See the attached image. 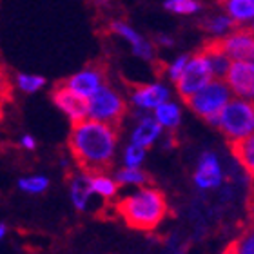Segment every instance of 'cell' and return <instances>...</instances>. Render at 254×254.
<instances>
[{
  "label": "cell",
  "instance_id": "33",
  "mask_svg": "<svg viewBox=\"0 0 254 254\" xmlns=\"http://www.w3.org/2000/svg\"><path fill=\"white\" fill-rule=\"evenodd\" d=\"M223 254H236V253H234V251L231 249V247H227V249H225V253H223Z\"/></svg>",
  "mask_w": 254,
  "mask_h": 254
},
{
  "label": "cell",
  "instance_id": "31",
  "mask_svg": "<svg viewBox=\"0 0 254 254\" xmlns=\"http://www.w3.org/2000/svg\"><path fill=\"white\" fill-rule=\"evenodd\" d=\"M24 145H26L27 149H33L35 147V140H33L31 136H26L24 138Z\"/></svg>",
  "mask_w": 254,
  "mask_h": 254
},
{
  "label": "cell",
  "instance_id": "4",
  "mask_svg": "<svg viewBox=\"0 0 254 254\" xmlns=\"http://www.w3.org/2000/svg\"><path fill=\"white\" fill-rule=\"evenodd\" d=\"M231 98H233V93L223 82V78H212L200 91H196L189 100H186V104L198 117L205 118L209 124L216 126L218 115Z\"/></svg>",
  "mask_w": 254,
  "mask_h": 254
},
{
  "label": "cell",
  "instance_id": "2",
  "mask_svg": "<svg viewBox=\"0 0 254 254\" xmlns=\"http://www.w3.org/2000/svg\"><path fill=\"white\" fill-rule=\"evenodd\" d=\"M115 209L127 227L136 231H153L169 212L164 192L154 187H142L132 194L124 196L117 201Z\"/></svg>",
  "mask_w": 254,
  "mask_h": 254
},
{
  "label": "cell",
  "instance_id": "22",
  "mask_svg": "<svg viewBox=\"0 0 254 254\" xmlns=\"http://www.w3.org/2000/svg\"><path fill=\"white\" fill-rule=\"evenodd\" d=\"M117 182L122 186H147L151 178L138 167H126L117 173Z\"/></svg>",
  "mask_w": 254,
  "mask_h": 254
},
{
  "label": "cell",
  "instance_id": "15",
  "mask_svg": "<svg viewBox=\"0 0 254 254\" xmlns=\"http://www.w3.org/2000/svg\"><path fill=\"white\" fill-rule=\"evenodd\" d=\"M231 153L247 173L254 178V132L231 143Z\"/></svg>",
  "mask_w": 254,
  "mask_h": 254
},
{
  "label": "cell",
  "instance_id": "34",
  "mask_svg": "<svg viewBox=\"0 0 254 254\" xmlns=\"http://www.w3.org/2000/svg\"><path fill=\"white\" fill-rule=\"evenodd\" d=\"M249 27H251V29H253V31H254V20L251 22V26H249Z\"/></svg>",
  "mask_w": 254,
  "mask_h": 254
},
{
  "label": "cell",
  "instance_id": "1",
  "mask_svg": "<svg viewBox=\"0 0 254 254\" xmlns=\"http://www.w3.org/2000/svg\"><path fill=\"white\" fill-rule=\"evenodd\" d=\"M118 129L96 120H84L73 126L67 138V147L82 175H104L113 167Z\"/></svg>",
  "mask_w": 254,
  "mask_h": 254
},
{
  "label": "cell",
  "instance_id": "32",
  "mask_svg": "<svg viewBox=\"0 0 254 254\" xmlns=\"http://www.w3.org/2000/svg\"><path fill=\"white\" fill-rule=\"evenodd\" d=\"M4 234H5V225L4 223H0V238H2Z\"/></svg>",
  "mask_w": 254,
  "mask_h": 254
},
{
  "label": "cell",
  "instance_id": "13",
  "mask_svg": "<svg viewBox=\"0 0 254 254\" xmlns=\"http://www.w3.org/2000/svg\"><path fill=\"white\" fill-rule=\"evenodd\" d=\"M111 31L120 35L122 38H126L127 42L132 46V53L136 55V57H140V59H143V60H153L154 49H153V46H151V42H147L142 35H138L131 26H127L126 22H120V20L113 22Z\"/></svg>",
  "mask_w": 254,
  "mask_h": 254
},
{
  "label": "cell",
  "instance_id": "11",
  "mask_svg": "<svg viewBox=\"0 0 254 254\" xmlns=\"http://www.w3.org/2000/svg\"><path fill=\"white\" fill-rule=\"evenodd\" d=\"M223 180V169L220 165V160L216 154L205 153L198 162L194 173V184L200 189H214L222 184Z\"/></svg>",
  "mask_w": 254,
  "mask_h": 254
},
{
  "label": "cell",
  "instance_id": "8",
  "mask_svg": "<svg viewBox=\"0 0 254 254\" xmlns=\"http://www.w3.org/2000/svg\"><path fill=\"white\" fill-rule=\"evenodd\" d=\"M223 82L236 98L254 100V62L233 60L223 76Z\"/></svg>",
  "mask_w": 254,
  "mask_h": 254
},
{
  "label": "cell",
  "instance_id": "19",
  "mask_svg": "<svg viewBox=\"0 0 254 254\" xmlns=\"http://www.w3.org/2000/svg\"><path fill=\"white\" fill-rule=\"evenodd\" d=\"M91 192H93V189H91L89 176H85V175L76 176L73 180V186H71V194H73L74 207H76L78 211H84L85 209Z\"/></svg>",
  "mask_w": 254,
  "mask_h": 254
},
{
  "label": "cell",
  "instance_id": "9",
  "mask_svg": "<svg viewBox=\"0 0 254 254\" xmlns=\"http://www.w3.org/2000/svg\"><path fill=\"white\" fill-rule=\"evenodd\" d=\"M218 46L231 60L254 62V31L251 27H240L216 38Z\"/></svg>",
  "mask_w": 254,
  "mask_h": 254
},
{
  "label": "cell",
  "instance_id": "21",
  "mask_svg": "<svg viewBox=\"0 0 254 254\" xmlns=\"http://www.w3.org/2000/svg\"><path fill=\"white\" fill-rule=\"evenodd\" d=\"M91 180V189L93 192L96 194H100L102 198H106V200H113L118 192V184L111 178H107L106 175H95V176H89Z\"/></svg>",
  "mask_w": 254,
  "mask_h": 254
},
{
  "label": "cell",
  "instance_id": "24",
  "mask_svg": "<svg viewBox=\"0 0 254 254\" xmlns=\"http://www.w3.org/2000/svg\"><path fill=\"white\" fill-rule=\"evenodd\" d=\"M13 102V84L9 80V74H7V69L0 64V115L4 111V107Z\"/></svg>",
  "mask_w": 254,
  "mask_h": 254
},
{
  "label": "cell",
  "instance_id": "30",
  "mask_svg": "<svg viewBox=\"0 0 254 254\" xmlns=\"http://www.w3.org/2000/svg\"><path fill=\"white\" fill-rule=\"evenodd\" d=\"M158 44H162V46H173V38L165 37V35H160V37H158Z\"/></svg>",
  "mask_w": 254,
  "mask_h": 254
},
{
  "label": "cell",
  "instance_id": "5",
  "mask_svg": "<svg viewBox=\"0 0 254 254\" xmlns=\"http://www.w3.org/2000/svg\"><path fill=\"white\" fill-rule=\"evenodd\" d=\"M127 106L124 98L109 85H102L89 96V117L91 120L107 124V126L120 129Z\"/></svg>",
  "mask_w": 254,
  "mask_h": 254
},
{
  "label": "cell",
  "instance_id": "26",
  "mask_svg": "<svg viewBox=\"0 0 254 254\" xmlns=\"http://www.w3.org/2000/svg\"><path fill=\"white\" fill-rule=\"evenodd\" d=\"M16 80H18V87L22 91H26V93H33V91L40 89L46 84V80L42 76H33V74H22V73L16 74Z\"/></svg>",
  "mask_w": 254,
  "mask_h": 254
},
{
  "label": "cell",
  "instance_id": "23",
  "mask_svg": "<svg viewBox=\"0 0 254 254\" xmlns=\"http://www.w3.org/2000/svg\"><path fill=\"white\" fill-rule=\"evenodd\" d=\"M165 9L176 15H194L200 11V2L196 0H165Z\"/></svg>",
  "mask_w": 254,
  "mask_h": 254
},
{
  "label": "cell",
  "instance_id": "6",
  "mask_svg": "<svg viewBox=\"0 0 254 254\" xmlns=\"http://www.w3.org/2000/svg\"><path fill=\"white\" fill-rule=\"evenodd\" d=\"M212 78H214V74H212V69L209 65V60H207L205 53L200 51V53H196L187 59L186 67H184L182 74L175 82L176 91H178V95L184 100H189L196 91H200Z\"/></svg>",
  "mask_w": 254,
  "mask_h": 254
},
{
  "label": "cell",
  "instance_id": "7",
  "mask_svg": "<svg viewBox=\"0 0 254 254\" xmlns=\"http://www.w3.org/2000/svg\"><path fill=\"white\" fill-rule=\"evenodd\" d=\"M51 98L71 118L73 126H78L80 122L87 120V117H89V98L76 93L67 85L57 82L53 91H51Z\"/></svg>",
  "mask_w": 254,
  "mask_h": 254
},
{
  "label": "cell",
  "instance_id": "10",
  "mask_svg": "<svg viewBox=\"0 0 254 254\" xmlns=\"http://www.w3.org/2000/svg\"><path fill=\"white\" fill-rule=\"evenodd\" d=\"M107 80V65L104 62H91L89 65H85L80 73L69 76V78L59 80V84H64L74 89L76 93L84 95L89 98L98 87L106 85Z\"/></svg>",
  "mask_w": 254,
  "mask_h": 254
},
{
  "label": "cell",
  "instance_id": "14",
  "mask_svg": "<svg viewBox=\"0 0 254 254\" xmlns=\"http://www.w3.org/2000/svg\"><path fill=\"white\" fill-rule=\"evenodd\" d=\"M225 15L236 24L244 26L254 20V0H220Z\"/></svg>",
  "mask_w": 254,
  "mask_h": 254
},
{
  "label": "cell",
  "instance_id": "25",
  "mask_svg": "<svg viewBox=\"0 0 254 254\" xmlns=\"http://www.w3.org/2000/svg\"><path fill=\"white\" fill-rule=\"evenodd\" d=\"M236 254H254V227L247 229L234 244L229 245Z\"/></svg>",
  "mask_w": 254,
  "mask_h": 254
},
{
  "label": "cell",
  "instance_id": "29",
  "mask_svg": "<svg viewBox=\"0 0 254 254\" xmlns=\"http://www.w3.org/2000/svg\"><path fill=\"white\" fill-rule=\"evenodd\" d=\"M187 59H189L187 55H182V57H178V59L167 67V74H169V78L173 80V82H176L178 76L182 74V71H184V67H186V64H187Z\"/></svg>",
  "mask_w": 254,
  "mask_h": 254
},
{
  "label": "cell",
  "instance_id": "28",
  "mask_svg": "<svg viewBox=\"0 0 254 254\" xmlns=\"http://www.w3.org/2000/svg\"><path fill=\"white\" fill-rule=\"evenodd\" d=\"M18 186H20V189L27 190V192H42V190L48 189L49 184L46 178L37 176V178H24V180L18 182Z\"/></svg>",
  "mask_w": 254,
  "mask_h": 254
},
{
  "label": "cell",
  "instance_id": "17",
  "mask_svg": "<svg viewBox=\"0 0 254 254\" xmlns=\"http://www.w3.org/2000/svg\"><path fill=\"white\" fill-rule=\"evenodd\" d=\"M160 134H162V126L154 118H143L134 129V132H132V143L147 149L156 142V138Z\"/></svg>",
  "mask_w": 254,
  "mask_h": 254
},
{
  "label": "cell",
  "instance_id": "3",
  "mask_svg": "<svg viewBox=\"0 0 254 254\" xmlns=\"http://www.w3.org/2000/svg\"><path fill=\"white\" fill-rule=\"evenodd\" d=\"M216 127L229 142H238L254 132V100L231 98L216 118Z\"/></svg>",
  "mask_w": 254,
  "mask_h": 254
},
{
  "label": "cell",
  "instance_id": "20",
  "mask_svg": "<svg viewBox=\"0 0 254 254\" xmlns=\"http://www.w3.org/2000/svg\"><path fill=\"white\" fill-rule=\"evenodd\" d=\"M234 24L227 15H214V16H209L205 22H203V29L207 33H211L214 37H225L227 33H231L234 29Z\"/></svg>",
  "mask_w": 254,
  "mask_h": 254
},
{
  "label": "cell",
  "instance_id": "12",
  "mask_svg": "<svg viewBox=\"0 0 254 254\" xmlns=\"http://www.w3.org/2000/svg\"><path fill=\"white\" fill-rule=\"evenodd\" d=\"M131 98L142 109H156L160 104L167 102L169 89L162 84H136L132 85Z\"/></svg>",
  "mask_w": 254,
  "mask_h": 254
},
{
  "label": "cell",
  "instance_id": "18",
  "mask_svg": "<svg viewBox=\"0 0 254 254\" xmlns=\"http://www.w3.org/2000/svg\"><path fill=\"white\" fill-rule=\"evenodd\" d=\"M154 120L165 129H176L182 120L180 107L176 106L175 102H164L154 109Z\"/></svg>",
  "mask_w": 254,
  "mask_h": 254
},
{
  "label": "cell",
  "instance_id": "16",
  "mask_svg": "<svg viewBox=\"0 0 254 254\" xmlns=\"http://www.w3.org/2000/svg\"><path fill=\"white\" fill-rule=\"evenodd\" d=\"M201 51L205 53L207 60H209V65H211V69H212V74H214V78H223L233 60L229 59L227 55H225L222 49H220V46H218L216 40H211V42H207L205 48L201 49Z\"/></svg>",
  "mask_w": 254,
  "mask_h": 254
},
{
  "label": "cell",
  "instance_id": "27",
  "mask_svg": "<svg viewBox=\"0 0 254 254\" xmlns=\"http://www.w3.org/2000/svg\"><path fill=\"white\" fill-rule=\"evenodd\" d=\"M143 156H145V147L131 143L126 149V158H124L126 160V167H138L143 162Z\"/></svg>",
  "mask_w": 254,
  "mask_h": 254
}]
</instances>
